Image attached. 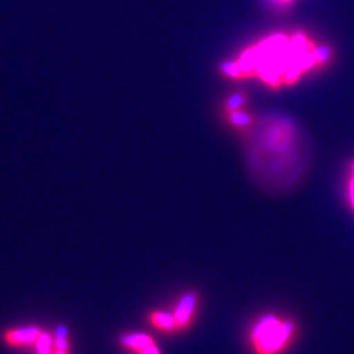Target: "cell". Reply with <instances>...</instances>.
<instances>
[{"label": "cell", "mask_w": 354, "mask_h": 354, "mask_svg": "<svg viewBox=\"0 0 354 354\" xmlns=\"http://www.w3.org/2000/svg\"><path fill=\"white\" fill-rule=\"evenodd\" d=\"M353 171V176H352V180H351V185H349V193H351V201H352V205H353L354 207V165L353 168H352Z\"/></svg>", "instance_id": "cell-14"}, {"label": "cell", "mask_w": 354, "mask_h": 354, "mask_svg": "<svg viewBox=\"0 0 354 354\" xmlns=\"http://www.w3.org/2000/svg\"><path fill=\"white\" fill-rule=\"evenodd\" d=\"M55 346L57 349H62V351H68V342L64 337V335H59L55 340Z\"/></svg>", "instance_id": "cell-12"}, {"label": "cell", "mask_w": 354, "mask_h": 354, "mask_svg": "<svg viewBox=\"0 0 354 354\" xmlns=\"http://www.w3.org/2000/svg\"><path fill=\"white\" fill-rule=\"evenodd\" d=\"M223 70L226 74L231 76H238L241 74V67L238 64H226L223 66Z\"/></svg>", "instance_id": "cell-10"}, {"label": "cell", "mask_w": 354, "mask_h": 354, "mask_svg": "<svg viewBox=\"0 0 354 354\" xmlns=\"http://www.w3.org/2000/svg\"><path fill=\"white\" fill-rule=\"evenodd\" d=\"M41 332H42L41 328H38L36 326L8 329L3 333V340L12 348H26L30 345H36Z\"/></svg>", "instance_id": "cell-4"}, {"label": "cell", "mask_w": 354, "mask_h": 354, "mask_svg": "<svg viewBox=\"0 0 354 354\" xmlns=\"http://www.w3.org/2000/svg\"><path fill=\"white\" fill-rule=\"evenodd\" d=\"M315 58H317V64H324V62H327L329 59V57H330V51H329L328 48H326V46H319V48H315Z\"/></svg>", "instance_id": "cell-9"}, {"label": "cell", "mask_w": 354, "mask_h": 354, "mask_svg": "<svg viewBox=\"0 0 354 354\" xmlns=\"http://www.w3.org/2000/svg\"><path fill=\"white\" fill-rule=\"evenodd\" d=\"M290 59V39L277 35L244 53L238 64L243 74L256 73L269 86L277 87L283 83Z\"/></svg>", "instance_id": "cell-1"}, {"label": "cell", "mask_w": 354, "mask_h": 354, "mask_svg": "<svg viewBox=\"0 0 354 354\" xmlns=\"http://www.w3.org/2000/svg\"><path fill=\"white\" fill-rule=\"evenodd\" d=\"M54 354H68V351H62V349H57Z\"/></svg>", "instance_id": "cell-15"}, {"label": "cell", "mask_w": 354, "mask_h": 354, "mask_svg": "<svg viewBox=\"0 0 354 354\" xmlns=\"http://www.w3.org/2000/svg\"><path fill=\"white\" fill-rule=\"evenodd\" d=\"M198 304V295L196 292L185 294L178 302L176 311L174 314L176 322L177 330H183L189 327L196 317V310Z\"/></svg>", "instance_id": "cell-3"}, {"label": "cell", "mask_w": 354, "mask_h": 354, "mask_svg": "<svg viewBox=\"0 0 354 354\" xmlns=\"http://www.w3.org/2000/svg\"><path fill=\"white\" fill-rule=\"evenodd\" d=\"M121 344L124 348L129 351H134L137 353H142L145 349L155 344L151 336L146 333H129L121 337Z\"/></svg>", "instance_id": "cell-5"}, {"label": "cell", "mask_w": 354, "mask_h": 354, "mask_svg": "<svg viewBox=\"0 0 354 354\" xmlns=\"http://www.w3.org/2000/svg\"><path fill=\"white\" fill-rule=\"evenodd\" d=\"M150 323L155 328L165 330V332H176V322L174 314L162 313V311H153L149 317Z\"/></svg>", "instance_id": "cell-6"}, {"label": "cell", "mask_w": 354, "mask_h": 354, "mask_svg": "<svg viewBox=\"0 0 354 354\" xmlns=\"http://www.w3.org/2000/svg\"><path fill=\"white\" fill-rule=\"evenodd\" d=\"M37 354H51V336L48 332H41L37 342Z\"/></svg>", "instance_id": "cell-7"}, {"label": "cell", "mask_w": 354, "mask_h": 354, "mask_svg": "<svg viewBox=\"0 0 354 354\" xmlns=\"http://www.w3.org/2000/svg\"><path fill=\"white\" fill-rule=\"evenodd\" d=\"M231 120L235 125H239V127H245V125L251 124V117H248L247 114L241 113V112H234L231 115Z\"/></svg>", "instance_id": "cell-8"}, {"label": "cell", "mask_w": 354, "mask_h": 354, "mask_svg": "<svg viewBox=\"0 0 354 354\" xmlns=\"http://www.w3.org/2000/svg\"><path fill=\"white\" fill-rule=\"evenodd\" d=\"M140 354H162L160 353V349L158 348L156 344H153L151 346H149L147 349H145Z\"/></svg>", "instance_id": "cell-13"}, {"label": "cell", "mask_w": 354, "mask_h": 354, "mask_svg": "<svg viewBox=\"0 0 354 354\" xmlns=\"http://www.w3.org/2000/svg\"><path fill=\"white\" fill-rule=\"evenodd\" d=\"M294 330L292 322L273 315L261 317L251 333L253 349L257 354H279L289 345Z\"/></svg>", "instance_id": "cell-2"}, {"label": "cell", "mask_w": 354, "mask_h": 354, "mask_svg": "<svg viewBox=\"0 0 354 354\" xmlns=\"http://www.w3.org/2000/svg\"><path fill=\"white\" fill-rule=\"evenodd\" d=\"M244 102V97L241 96V95H234L230 100H228V106H230V109H238V108H241V104Z\"/></svg>", "instance_id": "cell-11"}]
</instances>
